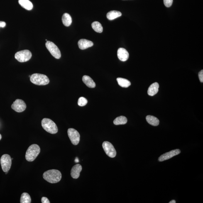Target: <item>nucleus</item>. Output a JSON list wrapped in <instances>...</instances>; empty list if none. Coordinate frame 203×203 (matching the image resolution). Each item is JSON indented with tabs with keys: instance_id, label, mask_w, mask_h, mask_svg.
Listing matches in <instances>:
<instances>
[{
	"instance_id": "nucleus-1",
	"label": "nucleus",
	"mask_w": 203,
	"mask_h": 203,
	"mask_svg": "<svg viewBox=\"0 0 203 203\" xmlns=\"http://www.w3.org/2000/svg\"><path fill=\"white\" fill-rule=\"evenodd\" d=\"M43 177L47 181L50 183H57L60 181L62 175L60 171L56 169H52L44 173Z\"/></svg>"
},
{
	"instance_id": "nucleus-2",
	"label": "nucleus",
	"mask_w": 203,
	"mask_h": 203,
	"mask_svg": "<svg viewBox=\"0 0 203 203\" xmlns=\"http://www.w3.org/2000/svg\"><path fill=\"white\" fill-rule=\"evenodd\" d=\"M40 152L39 146L37 144L30 145L27 149L25 155V158L27 161H34L38 156Z\"/></svg>"
},
{
	"instance_id": "nucleus-3",
	"label": "nucleus",
	"mask_w": 203,
	"mask_h": 203,
	"mask_svg": "<svg viewBox=\"0 0 203 203\" xmlns=\"http://www.w3.org/2000/svg\"><path fill=\"white\" fill-rule=\"evenodd\" d=\"M30 78L31 82L36 85H46L50 82L48 77L43 74H32Z\"/></svg>"
},
{
	"instance_id": "nucleus-4",
	"label": "nucleus",
	"mask_w": 203,
	"mask_h": 203,
	"mask_svg": "<svg viewBox=\"0 0 203 203\" xmlns=\"http://www.w3.org/2000/svg\"><path fill=\"white\" fill-rule=\"evenodd\" d=\"M42 125L44 129L51 134H55L58 131L57 125L50 118H43L42 121Z\"/></svg>"
},
{
	"instance_id": "nucleus-5",
	"label": "nucleus",
	"mask_w": 203,
	"mask_h": 203,
	"mask_svg": "<svg viewBox=\"0 0 203 203\" xmlns=\"http://www.w3.org/2000/svg\"><path fill=\"white\" fill-rule=\"evenodd\" d=\"M31 52L28 50L20 51L16 52L15 55V58L20 62H28L32 57Z\"/></svg>"
},
{
	"instance_id": "nucleus-6",
	"label": "nucleus",
	"mask_w": 203,
	"mask_h": 203,
	"mask_svg": "<svg viewBox=\"0 0 203 203\" xmlns=\"http://www.w3.org/2000/svg\"><path fill=\"white\" fill-rule=\"evenodd\" d=\"M46 48L53 56L57 59H60L61 53L58 47L53 42L47 41L46 43Z\"/></svg>"
},
{
	"instance_id": "nucleus-7",
	"label": "nucleus",
	"mask_w": 203,
	"mask_h": 203,
	"mask_svg": "<svg viewBox=\"0 0 203 203\" xmlns=\"http://www.w3.org/2000/svg\"><path fill=\"white\" fill-rule=\"evenodd\" d=\"M12 159L10 156L8 154H4L1 157V164L3 172H8L11 168Z\"/></svg>"
},
{
	"instance_id": "nucleus-8",
	"label": "nucleus",
	"mask_w": 203,
	"mask_h": 203,
	"mask_svg": "<svg viewBox=\"0 0 203 203\" xmlns=\"http://www.w3.org/2000/svg\"><path fill=\"white\" fill-rule=\"evenodd\" d=\"M68 135L72 143L74 145L78 144L80 139V135L77 130L73 128H69L67 131Z\"/></svg>"
},
{
	"instance_id": "nucleus-9",
	"label": "nucleus",
	"mask_w": 203,
	"mask_h": 203,
	"mask_svg": "<svg viewBox=\"0 0 203 203\" xmlns=\"http://www.w3.org/2000/svg\"><path fill=\"white\" fill-rule=\"evenodd\" d=\"M102 147L106 154L111 158H114L116 155V151L112 144L110 142H103Z\"/></svg>"
},
{
	"instance_id": "nucleus-10",
	"label": "nucleus",
	"mask_w": 203,
	"mask_h": 203,
	"mask_svg": "<svg viewBox=\"0 0 203 203\" xmlns=\"http://www.w3.org/2000/svg\"><path fill=\"white\" fill-rule=\"evenodd\" d=\"M11 108L17 112L21 113L26 109V105L22 100L17 99L12 105Z\"/></svg>"
},
{
	"instance_id": "nucleus-11",
	"label": "nucleus",
	"mask_w": 203,
	"mask_h": 203,
	"mask_svg": "<svg viewBox=\"0 0 203 203\" xmlns=\"http://www.w3.org/2000/svg\"><path fill=\"white\" fill-rule=\"evenodd\" d=\"M181 152V150L179 149L172 150L171 151L167 152L158 158V161H159L162 162L169 160V159L172 158L173 157L179 154V153H180Z\"/></svg>"
},
{
	"instance_id": "nucleus-12",
	"label": "nucleus",
	"mask_w": 203,
	"mask_h": 203,
	"mask_svg": "<svg viewBox=\"0 0 203 203\" xmlns=\"http://www.w3.org/2000/svg\"><path fill=\"white\" fill-rule=\"evenodd\" d=\"M117 56L120 60L122 62H125L128 60L129 54L125 49L120 48L117 51Z\"/></svg>"
},
{
	"instance_id": "nucleus-13",
	"label": "nucleus",
	"mask_w": 203,
	"mask_h": 203,
	"mask_svg": "<svg viewBox=\"0 0 203 203\" xmlns=\"http://www.w3.org/2000/svg\"><path fill=\"white\" fill-rule=\"evenodd\" d=\"M82 167L79 164H77L73 167L71 171V177L74 179H78L80 176Z\"/></svg>"
},
{
	"instance_id": "nucleus-14",
	"label": "nucleus",
	"mask_w": 203,
	"mask_h": 203,
	"mask_svg": "<svg viewBox=\"0 0 203 203\" xmlns=\"http://www.w3.org/2000/svg\"><path fill=\"white\" fill-rule=\"evenodd\" d=\"M78 45L81 50H84L92 46L94 43L91 41L82 39L79 41Z\"/></svg>"
},
{
	"instance_id": "nucleus-15",
	"label": "nucleus",
	"mask_w": 203,
	"mask_h": 203,
	"mask_svg": "<svg viewBox=\"0 0 203 203\" xmlns=\"http://www.w3.org/2000/svg\"><path fill=\"white\" fill-rule=\"evenodd\" d=\"M159 87V85L158 83H153L149 88L148 91V94L150 96H154L158 92Z\"/></svg>"
},
{
	"instance_id": "nucleus-16",
	"label": "nucleus",
	"mask_w": 203,
	"mask_h": 203,
	"mask_svg": "<svg viewBox=\"0 0 203 203\" xmlns=\"http://www.w3.org/2000/svg\"><path fill=\"white\" fill-rule=\"evenodd\" d=\"M82 81L88 87L94 88L96 87L95 83L89 76H84L82 77Z\"/></svg>"
},
{
	"instance_id": "nucleus-17",
	"label": "nucleus",
	"mask_w": 203,
	"mask_h": 203,
	"mask_svg": "<svg viewBox=\"0 0 203 203\" xmlns=\"http://www.w3.org/2000/svg\"><path fill=\"white\" fill-rule=\"evenodd\" d=\"M18 3L23 8L28 10L33 9V3L29 0H18Z\"/></svg>"
},
{
	"instance_id": "nucleus-18",
	"label": "nucleus",
	"mask_w": 203,
	"mask_h": 203,
	"mask_svg": "<svg viewBox=\"0 0 203 203\" xmlns=\"http://www.w3.org/2000/svg\"><path fill=\"white\" fill-rule=\"evenodd\" d=\"M122 14L121 12L115 11H111L109 12L106 15V17L108 20H113L121 16Z\"/></svg>"
},
{
	"instance_id": "nucleus-19",
	"label": "nucleus",
	"mask_w": 203,
	"mask_h": 203,
	"mask_svg": "<svg viewBox=\"0 0 203 203\" xmlns=\"http://www.w3.org/2000/svg\"><path fill=\"white\" fill-rule=\"evenodd\" d=\"M62 20L64 26H70L72 23V18L69 14L64 13L62 16Z\"/></svg>"
},
{
	"instance_id": "nucleus-20",
	"label": "nucleus",
	"mask_w": 203,
	"mask_h": 203,
	"mask_svg": "<svg viewBox=\"0 0 203 203\" xmlns=\"http://www.w3.org/2000/svg\"><path fill=\"white\" fill-rule=\"evenodd\" d=\"M146 121L150 125L153 126H157L159 124L160 121L158 118L149 115L146 117Z\"/></svg>"
},
{
	"instance_id": "nucleus-21",
	"label": "nucleus",
	"mask_w": 203,
	"mask_h": 203,
	"mask_svg": "<svg viewBox=\"0 0 203 203\" xmlns=\"http://www.w3.org/2000/svg\"><path fill=\"white\" fill-rule=\"evenodd\" d=\"M118 85L121 87L127 88L131 85V82L127 79L123 78H118L117 79Z\"/></svg>"
},
{
	"instance_id": "nucleus-22",
	"label": "nucleus",
	"mask_w": 203,
	"mask_h": 203,
	"mask_svg": "<svg viewBox=\"0 0 203 203\" xmlns=\"http://www.w3.org/2000/svg\"><path fill=\"white\" fill-rule=\"evenodd\" d=\"M127 119L124 116L118 117L115 119L113 123L116 125H125L127 122Z\"/></svg>"
},
{
	"instance_id": "nucleus-23",
	"label": "nucleus",
	"mask_w": 203,
	"mask_h": 203,
	"mask_svg": "<svg viewBox=\"0 0 203 203\" xmlns=\"http://www.w3.org/2000/svg\"><path fill=\"white\" fill-rule=\"evenodd\" d=\"M91 26L94 31L98 33H102L103 30V27L99 22H94L91 24Z\"/></svg>"
},
{
	"instance_id": "nucleus-24",
	"label": "nucleus",
	"mask_w": 203,
	"mask_h": 203,
	"mask_svg": "<svg viewBox=\"0 0 203 203\" xmlns=\"http://www.w3.org/2000/svg\"><path fill=\"white\" fill-rule=\"evenodd\" d=\"M31 199L30 196L28 193H23L20 197V202L21 203H31Z\"/></svg>"
},
{
	"instance_id": "nucleus-25",
	"label": "nucleus",
	"mask_w": 203,
	"mask_h": 203,
	"mask_svg": "<svg viewBox=\"0 0 203 203\" xmlns=\"http://www.w3.org/2000/svg\"><path fill=\"white\" fill-rule=\"evenodd\" d=\"M88 101L86 98L81 97L79 98L78 101V105L81 106H85L87 104Z\"/></svg>"
},
{
	"instance_id": "nucleus-26",
	"label": "nucleus",
	"mask_w": 203,
	"mask_h": 203,
	"mask_svg": "<svg viewBox=\"0 0 203 203\" xmlns=\"http://www.w3.org/2000/svg\"><path fill=\"white\" fill-rule=\"evenodd\" d=\"M164 4L167 7H170L172 6L173 0H163Z\"/></svg>"
},
{
	"instance_id": "nucleus-27",
	"label": "nucleus",
	"mask_w": 203,
	"mask_h": 203,
	"mask_svg": "<svg viewBox=\"0 0 203 203\" xmlns=\"http://www.w3.org/2000/svg\"><path fill=\"white\" fill-rule=\"evenodd\" d=\"M198 76L200 81L201 82H203V70H201L199 73Z\"/></svg>"
},
{
	"instance_id": "nucleus-28",
	"label": "nucleus",
	"mask_w": 203,
	"mask_h": 203,
	"mask_svg": "<svg viewBox=\"0 0 203 203\" xmlns=\"http://www.w3.org/2000/svg\"><path fill=\"white\" fill-rule=\"evenodd\" d=\"M42 202V203H50V202L48 199L46 197H42L41 199Z\"/></svg>"
},
{
	"instance_id": "nucleus-29",
	"label": "nucleus",
	"mask_w": 203,
	"mask_h": 203,
	"mask_svg": "<svg viewBox=\"0 0 203 203\" xmlns=\"http://www.w3.org/2000/svg\"><path fill=\"white\" fill-rule=\"evenodd\" d=\"M6 24L4 22L0 21V28H3L6 27Z\"/></svg>"
},
{
	"instance_id": "nucleus-30",
	"label": "nucleus",
	"mask_w": 203,
	"mask_h": 203,
	"mask_svg": "<svg viewBox=\"0 0 203 203\" xmlns=\"http://www.w3.org/2000/svg\"><path fill=\"white\" fill-rule=\"evenodd\" d=\"M176 201L174 200H172L171 201H170L169 203H176Z\"/></svg>"
},
{
	"instance_id": "nucleus-31",
	"label": "nucleus",
	"mask_w": 203,
	"mask_h": 203,
	"mask_svg": "<svg viewBox=\"0 0 203 203\" xmlns=\"http://www.w3.org/2000/svg\"><path fill=\"white\" fill-rule=\"evenodd\" d=\"M75 162H79V160L78 159V158H76L75 160Z\"/></svg>"
},
{
	"instance_id": "nucleus-32",
	"label": "nucleus",
	"mask_w": 203,
	"mask_h": 203,
	"mask_svg": "<svg viewBox=\"0 0 203 203\" xmlns=\"http://www.w3.org/2000/svg\"><path fill=\"white\" fill-rule=\"evenodd\" d=\"M2 139V135L1 134H0V140H1Z\"/></svg>"
}]
</instances>
